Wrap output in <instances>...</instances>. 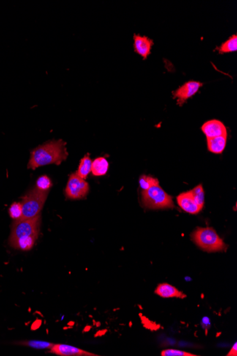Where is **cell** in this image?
<instances>
[{
	"mask_svg": "<svg viewBox=\"0 0 237 356\" xmlns=\"http://www.w3.org/2000/svg\"><path fill=\"white\" fill-rule=\"evenodd\" d=\"M40 224V215L29 219L22 218L14 221L9 239L10 246L22 251L31 250L39 237Z\"/></svg>",
	"mask_w": 237,
	"mask_h": 356,
	"instance_id": "cell-1",
	"label": "cell"
},
{
	"mask_svg": "<svg viewBox=\"0 0 237 356\" xmlns=\"http://www.w3.org/2000/svg\"><path fill=\"white\" fill-rule=\"evenodd\" d=\"M66 145L64 141L59 140L50 141L36 147L31 153L28 169H36L51 164L59 165L69 156Z\"/></svg>",
	"mask_w": 237,
	"mask_h": 356,
	"instance_id": "cell-2",
	"label": "cell"
},
{
	"mask_svg": "<svg viewBox=\"0 0 237 356\" xmlns=\"http://www.w3.org/2000/svg\"><path fill=\"white\" fill-rule=\"evenodd\" d=\"M192 238L197 246L208 253L224 251L227 248L213 228H199L192 233Z\"/></svg>",
	"mask_w": 237,
	"mask_h": 356,
	"instance_id": "cell-3",
	"label": "cell"
},
{
	"mask_svg": "<svg viewBox=\"0 0 237 356\" xmlns=\"http://www.w3.org/2000/svg\"><path fill=\"white\" fill-rule=\"evenodd\" d=\"M142 194V202L146 208L151 209L174 208L171 196L165 192L159 183L153 185L148 189L143 190Z\"/></svg>",
	"mask_w": 237,
	"mask_h": 356,
	"instance_id": "cell-4",
	"label": "cell"
},
{
	"mask_svg": "<svg viewBox=\"0 0 237 356\" xmlns=\"http://www.w3.org/2000/svg\"><path fill=\"white\" fill-rule=\"evenodd\" d=\"M47 191L34 189L24 196L21 203L23 212L22 218L29 219L39 216L47 200Z\"/></svg>",
	"mask_w": 237,
	"mask_h": 356,
	"instance_id": "cell-5",
	"label": "cell"
},
{
	"mask_svg": "<svg viewBox=\"0 0 237 356\" xmlns=\"http://www.w3.org/2000/svg\"><path fill=\"white\" fill-rule=\"evenodd\" d=\"M88 192L89 185L85 180L79 177L77 173L72 174L66 186V196L71 199H83Z\"/></svg>",
	"mask_w": 237,
	"mask_h": 356,
	"instance_id": "cell-6",
	"label": "cell"
},
{
	"mask_svg": "<svg viewBox=\"0 0 237 356\" xmlns=\"http://www.w3.org/2000/svg\"><path fill=\"white\" fill-rule=\"evenodd\" d=\"M202 85L203 84L199 81L187 82L173 92V98L177 99L178 105L182 106L188 99L195 96Z\"/></svg>",
	"mask_w": 237,
	"mask_h": 356,
	"instance_id": "cell-7",
	"label": "cell"
},
{
	"mask_svg": "<svg viewBox=\"0 0 237 356\" xmlns=\"http://www.w3.org/2000/svg\"><path fill=\"white\" fill-rule=\"evenodd\" d=\"M207 138L219 137V136L227 135V129L225 126L217 120H212L206 122L201 127Z\"/></svg>",
	"mask_w": 237,
	"mask_h": 356,
	"instance_id": "cell-8",
	"label": "cell"
},
{
	"mask_svg": "<svg viewBox=\"0 0 237 356\" xmlns=\"http://www.w3.org/2000/svg\"><path fill=\"white\" fill-rule=\"evenodd\" d=\"M50 353L61 356H96L92 354L74 346L66 344H54L50 349Z\"/></svg>",
	"mask_w": 237,
	"mask_h": 356,
	"instance_id": "cell-9",
	"label": "cell"
},
{
	"mask_svg": "<svg viewBox=\"0 0 237 356\" xmlns=\"http://www.w3.org/2000/svg\"><path fill=\"white\" fill-rule=\"evenodd\" d=\"M177 203L182 209L190 214H197L202 209L194 201L190 191L180 194L177 197Z\"/></svg>",
	"mask_w": 237,
	"mask_h": 356,
	"instance_id": "cell-10",
	"label": "cell"
},
{
	"mask_svg": "<svg viewBox=\"0 0 237 356\" xmlns=\"http://www.w3.org/2000/svg\"><path fill=\"white\" fill-rule=\"evenodd\" d=\"M134 51L136 53L140 55L143 59H146L147 57L151 53L154 42L146 36H142L139 34H134Z\"/></svg>",
	"mask_w": 237,
	"mask_h": 356,
	"instance_id": "cell-11",
	"label": "cell"
},
{
	"mask_svg": "<svg viewBox=\"0 0 237 356\" xmlns=\"http://www.w3.org/2000/svg\"><path fill=\"white\" fill-rule=\"evenodd\" d=\"M155 294L160 296L163 298L185 299L187 297L186 294L180 292L175 286L167 284V283L159 284L155 290Z\"/></svg>",
	"mask_w": 237,
	"mask_h": 356,
	"instance_id": "cell-12",
	"label": "cell"
},
{
	"mask_svg": "<svg viewBox=\"0 0 237 356\" xmlns=\"http://www.w3.org/2000/svg\"><path fill=\"white\" fill-rule=\"evenodd\" d=\"M227 135L219 136V137L207 138L208 149L210 153L214 154H220L223 153L227 145Z\"/></svg>",
	"mask_w": 237,
	"mask_h": 356,
	"instance_id": "cell-13",
	"label": "cell"
},
{
	"mask_svg": "<svg viewBox=\"0 0 237 356\" xmlns=\"http://www.w3.org/2000/svg\"><path fill=\"white\" fill-rule=\"evenodd\" d=\"M109 169V162L105 157H99L95 159L92 164V173L94 176H103L107 174Z\"/></svg>",
	"mask_w": 237,
	"mask_h": 356,
	"instance_id": "cell-14",
	"label": "cell"
},
{
	"mask_svg": "<svg viewBox=\"0 0 237 356\" xmlns=\"http://www.w3.org/2000/svg\"><path fill=\"white\" fill-rule=\"evenodd\" d=\"M92 164H93V161L91 160L90 156L88 154L85 155L83 159L80 160L78 169H77V172H76L77 175L81 177L83 179L87 178L88 176L91 172Z\"/></svg>",
	"mask_w": 237,
	"mask_h": 356,
	"instance_id": "cell-15",
	"label": "cell"
},
{
	"mask_svg": "<svg viewBox=\"0 0 237 356\" xmlns=\"http://www.w3.org/2000/svg\"><path fill=\"white\" fill-rule=\"evenodd\" d=\"M216 49L220 54L236 51L237 49V34L230 36L228 40L226 41L220 47H217Z\"/></svg>",
	"mask_w": 237,
	"mask_h": 356,
	"instance_id": "cell-16",
	"label": "cell"
},
{
	"mask_svg": "<svg viewBox=\"0 0 237 356\" xmlns=\"http://www.w3.org/2000/svg\"><path fill=\"white\" fill-rule=\"evenodd\" d=\"M194 201L200 208H202L205 204V191L201 184H199L190 191Z\"/></svg>",
	"mask_w": 237,
	"mask_h": 356,
	"instance_id": "cell-17",
	"label": "cell"
},
{
	"mask_svg": "<svg viewBox=\"0 0 237 356\" xmlns=\"http://www.w3.org/2000/svg\"><path fill=\"white\" fill-rule=\"evenodd\" d=\"M19 344L23 345V346H29L35 349H50L53 346V343L47 342V341H23Z\"/></svg>",
	"mask_w": 237,
	"mask_h": 356,
	"instance_id": "cell-18",
	"label": "cell"
},
{
	"mask_svg": "<svg viewBox=\"0 0 237 356\" xmlns=\"http://www.w3.org/2000/svg\"><path fill=\"white\" fill-rule=\"evenodd\" d=\"M9 214L11 218L17 221V220L22 219L23 216V212H22V206L21 203L15 202L9 207Z\"/></svg>",
	"mask_w": 237,
	"mask_h": 356,
	"instance_id": "cell-19",
	"label": "cell"
},
{
	"mask_svg": "<svg viewBox=\"0 0 237 356\" xmlns=\"http://www.w3.org/2000/svg\"><path fill=\"white\" fill-rule=\"evenodd\" d=\"M52 186L51 181L47 176H42L36 181V188L41 191H48Z\"/></svg>",
	"mask_w": 237,
	"mask_h": 356,
	"instance_id": "cell-20",
	"label": "cell"
},
{
	"mask_svg": "<svg viewBox=\"0 0 237 356\" xmlns=\"http://www.w3.org/2000/svg\"><path fill=\"white\" fill-rule=\"evenodd\" d=\"M159 183L157 178H153V177H148V176H142L140 177V184L142 189L147 190L149 189L153 185Z\"/></svg>",
	"mask_w": 237,
	"mask_h": 356,
	"instance_id": "cell-21",
	"label": "cell"
},
{
	"mask_svg": "<svg viewBox=\"0 0 237 356\" xmlns=\"http://www.w3.org/2000/svg\"><path fill=\"white\" fill-rule=\"evenodd\" d=\"M162 356H195L194 354H190L186 351L175 349L164 350L161 352Z\"/></svg>",
	"mask_w": 237,
	"mask_h": 356,
	"instance_id": "cell-22",
	"label": "cell"
},
{
	"mask_svg": "<svg viewBox=\"0 0 237 356\" xmlns=\"http://www.w3.org/2000/svg\"><path fill=\"white\" fill-rule=\"evenodd\" d=\"M227 356H237V343H235V344H234V346H232V349H231V351L230 352H229V354H227Z\"/></svg>",
	"mask_w": 237,
	"mask_h": 356,
	"instance_id": "cell-23",
	"label": "cell"
}]
</instances>
